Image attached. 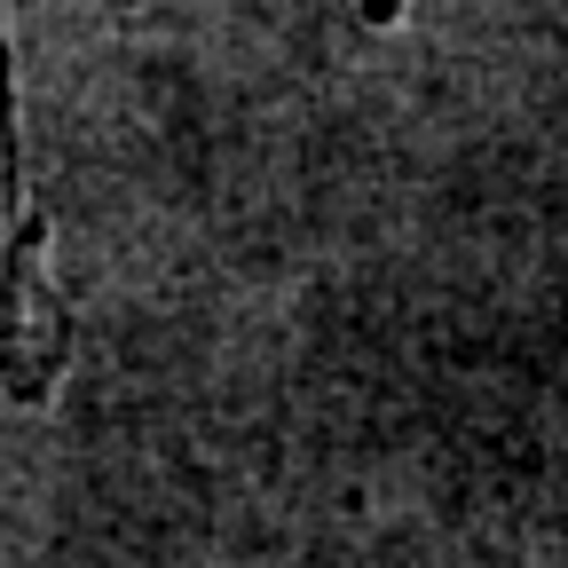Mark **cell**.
<instances>
[{
    "instance_id": "1",
    "label": "cell",
    "mask_w": 568,
    "mask_h": 568,
    "mask_svg": "<svg viewBox=\"0 0 568 568\" xmlns=\"http://www.w3.org/2000/svg\"><path fill=\"white\" fill-rule=\"evenodd\" d=\"M0 174H9V245H0V387L17 403H48V387L71 364V316L63 284L48 276V213L24 190V151H17V71H9V32H0Z\"/></svg>"
}]
</instances>
